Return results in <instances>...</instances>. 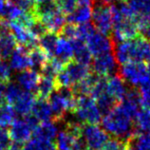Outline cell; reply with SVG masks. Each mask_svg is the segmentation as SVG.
I'll use <instances>...</instances> for the list:
<instances>
[{"mask_svg":"<svg viewBox=\"0 0 150 150\" xmlns=\"http://www.w3.org/2000/svg\"><path fill=\"white\" fill-rule=\"evenodd\" d=\"M9 150H22L21 148V144H15V143H13L11 144V146Z\"/></svg>","mask_w":150,"mask_h":150,"instance_id":"42","label":"cell"},{"mask_svg":"<svg viewBox=\"0 0 150 150\" xmlns=\"http://www.w3.org/2000/svg\"><path fill=\"white\" fill-rule=\"evenodd\" d=\"M58 38L59 35L57 33L49 31V33H47L45 35H43L42 37L38 39L39 47L45 51L50 60L52 57H54Z\"/></svg>","mask_w":150,"mask_h":150,"instance_id":"21","label":"cell"},{"mask_svg":"<svg viewBox=\"0 0 150 150\" xmlns=\"http://www.w3.org/2000/svg\"><path fill=\"white\" fill-rule=\"evenodd\" d=\"M56 2L59 10L67 15L72 13L79 5L78 0H57Z\"/></svg>","mask_w":150,"mask_h":150,"instance_id":"35","label":"cell"},{"mask_svg":"<svg viewBox=\"0 0 150 150\" xmlns=\"http://www.w3.org/2000/svg\"><path fill=\"white\" fill-rule=\"evenodd\" d=\"M86 44L89 51L94 56L109 52L111 50V45H110L108 38L106 37V35L99 33V31L98 33L94 31L92 34H90L86 38Z\"/></svg>","mask_w":150,"mask_h":150,"instance_id":"10","label":"cell"},{"mask_svg":"<svg viewBox=\"0 0 150 150\" xmlns=\"http://www.w3.org/2000/svg\"><path fill=\"white\" fill-rule=\"evenodd\" d=\"M127 5L134 14L137 25L146 26L150 22V0H128Z\"/></svg>","mask_w":150,"mask_h":150,"instance_id":"9","label":"cell"},{"mask_svg":"<svg viewBox=\"0 0 150 150\" xmlns=\"http://www.w3.org/2000/svg\"><path fill=\"white\" fill-rule=\"evenodd\" d=\"M5 83L0 82V103H3L5 101V90H6Z\"/></svg>","mask_w":150,"mask_h":150,"instance_id":"40","label":"cell"},{"mask_svg":"<svg viewBox=\"0 0 150 150\" xmlns=\"http://www.w3.org/2000/svg\"><path fill=\"white\" fill-rule=\"evenodd\" d=\"M82 138L86 146L91 150H102L108 141V134L98 125L85 124L82 126Z\"/></svg>","mask_w":150,"mask_h":150,"instance_id":"3","label":"cell"},{"mask_svg":"<svg viewBox=\"0 0 150 150\" xmlns=\"http://www.w3.org/2000/svg\"><path fill=\"white\" fill-rule=\"evenodd\" d=\"M35 99H36V98H35L33 92L25 90V92L23 93V95L20 97V99L11 106H13V108L14 109L15 113L25 117L27 115H29L31 112V109H33Z\"/></svg>","mask_w":150,"mask_h":150,"instance_id":"19","label":"cell"},{"mask_svg":"<svg viewBox=\"0 0 150 150\" xmlns=\"http://www.w3.org/2000/svg\"><path fill=\"white\" fill-rule=\"evenodd\" d=\"M135 133L150 131V109L142 108L134 118Z\"/></svg>","mask_w":150,"mask_h":150,"instance_id":"26","label":"cell"},{"mask_svg":"<svg viewBox=\"0 0 150 150\" xmlns=\"http://www.w3.org/2000/svg\"><path fill=\"white\" fill-rule=\"evenodd\" d=\"M18 9H20L23 13H33L35 2L33 0H8Z\"/></svg>","mask_w":150,"mask_h":150,"instance_id":"37","label":"cell"},{"mask_svg":"<svg viewBox=\"0 0 150 150\" xmlns=\"http://www.w3.org/2000/svg\"><path fill=\"white\" fill-rule=\"evenodd\" d=\"M127 146L132 150H150V131L135 133L127 141Z\"/></svg>","mask_w":150,"mask_h":150,"instance_id":"25","label":"cell"},{"mask_svg":"<svg viewBox=\"0 0 150 150\" xmlns=\"http://www.w3.org/2000/svg\"><path fill=\"white\" fill-rule=\"evenodd\" d=\"M121 75L125 82L133 86L134 88L140 86L143 83L150 79L147 65L144 63H126L122 67Z\"/></svg>","mask_w":150,"mask_h":150,"instance_id":"4","label":"cell"},{"mask_svg":"<svg viewBox=\"0 0 150 150\" xmlns=\"http://www.w3.org/2000/svg\"><path fill=\"white\" fill-rule=\"evenodd\" d=\"M17 45L13 33L0 36V59L5 61L10 59L15 49L17 48Z\"/></svg>","mask_w":150,"mask_h":150,"instance_id":"22","label":"cell"},{"mask_svg":"<svg viewBox=\"0 0 150 150\" xmlns=\"http://www.w3.org/2000/svg\"><path fill=\"white\" fill-rule=\"evenodd\" d=\"M41 20L44 22V24L48 28L49 31L59 34L60 30H62V28L65 26L67 19H66L65 14L63 13L60 10H58L57 11H55L54 13L50 14L47 17L42 18Z\"/></svg>","mask_w":150,"mask_h":150,"instance_id":"20","label":"cell"},{"mask_svg":"<svg viewBox=\"0 0 150 150\" xmlns=\"http://www.w3.org/2000/svg\"><path fill=\"white\" fill-rule=\"evenodd\" d=\"M92 16V10L90 4H79L72 13L67 15V21L74 25H81L88 23Z\"/></svg>","mask_w":150,"mask_h":150,"instance_id":"18","label":"cell"},{"mask_svg":"<svg viewBox=\"0 0 150 150\" xmlns=\"http://www.w3.org/2000/svg\"><path fill=\"white\" fill-rule=\"evenodd\" d=\"M54 57L57 58L64 66L71 61V59L73 58V49L69 39L59 36Z\"/></svg>","mask_w":150,"mask_h":150,"instance_id":"17","label":"cell"},{"mask_svg":"<svg viewBox=\"0 0 150 150\" xmlns=\"http://www.w3.org/2000/svg\"><path fill=\"white\" fill-rule=\"evenodd\" d=\"M22 150H57L53 143L40 142L35 139L30 140L24 144Z\"/></svg>","mask_w":150,"mask_h":150,"instance_id":"32","label":"cell"},{"mask_svg":"<svg viewBox=\"0 0 150 150\" xmlns=\"http://www.w3.org/2000/svg\"><path fill=\"white\" fill-rule=\"evenodd\" d=\"M40 79H41L40 73L33 69H28L23 70V71H19V73L16 75L17 84L23 89L30 92L33 91L35 92Z\"/></svg>","mask_w":150,"mask_h":150,"instance_id":"12","label":"cell"},{"mask_svg":"<svg viewBox=\"0 0 150 150\" xmlns=\"http://www.w3.org/2000/svg\"><path fill=\"white\" fill-rule=\"evenodd\" d=\"M56 89V84H55V79L42 77L37 88L35 90V96L36 98H42V99H49L50 94Z\"/></svg>","mask_w":150,"mask_h":150,"instance_id":"27","label":"cell"},{"mask_svg":"<svg viewBox=\"0 0 150 150\" xmlns=\"http://www.w3.org/2000/svg\"><path fill=\"white\" fill-rule=\"evenodd\" d=\"M29 57L30 61V68L36 70L37 72H40L44 66L50 61L48 55L40 47H36L31 50L29 53Z\"/></svg>","mask_w":150,"mask_h":150,"instance_id":"23","label":"cell"},{"mask_svg":"<svg viewBox=\"0 0 150 150\" xmlns=\"http://www.w3.org/2000/svg\"><path fill=\"white\" fill-rule=\"evenodd\" d=\"M30 50L26 46L17 45L13 53L10 58V66L11 69L16 71H23L30 68V61L29 57Z\"/></svg>","mask_w":150,"mask_h":150,"instance_id":"11","label":"cell"},{"mask_svg":"<svg viewBox=\"0 0 150 150\" xmlns=\"http://www.w3.org/2000/svg\"><path fill=\"white\" fill-rule=\"evenodd\" d=\"M53 1H57V0H53Z\"/></svg>","mask_w":150,"mask_h":150,"instance_id":"44","label":"cell"},{"mask_svg":"<svg viewBox=\"0 0 150 150\" xmlns=\"http://www.w3.org/2000/svg\"><path fill=\"white\" fill-rule=\"evenodd\" d=\"M23 11L18 9L16 6H14L13 4H11V2H9L8 0L5 1V5L3 7V10L0 13V16L7 19V20L11 21H13L15 20L19 15H20Z\"/></svg>","mask_w":150,"mask_h":150,"instance_id":"31","label":"cell"},{"mask_svg":"<svg viewBox=\"0 0 150 150\" xmlns=\"http://www.w3.org/2000/svg\"><path fill=\"white\" fill-rule=\"evenodd\" d=\"M9 133L13 143L22 145L30 141L33 130L25 119H15L10 125Z\"/></svg>","mask_w":150,"mask_h":150,"instance_id":"8","label":"cell"},{"mask_svg":"<svg viewBox=\"0 0 150 150\" xmlns=\"http://www.w3.org/2000/svg\"><path fill=\"white\" fill-rule=\"evenodd\" d=\"M11 68L6 63L5 60L0 59V82L8 83L11 82Z\"/></svg>","mask_w":150,"mask_h":150,"instance_id":"38","label":"cell"},{"mask_svg":"<svg viewBox=\"0 0 150 150\" xmlns=\"http://www.w3.org/2000/svg\"><path fill=\"white\" fill-rule=\"evenodd\" d=\"M92 18L94 27L98 31L105 35L109 34V31L113 29L112 11L105 4H98L92 10Z\"/></svg>","mask_w":150,"mask_h":150,"instance_id":"5","label":"cell"},{"mask_svg":"<svg viewBox=\"0 0 150 150\" xmlns=\"http://www.w3.org/2000/svg\"><path fill=\"white\" fill-rule=\"evenodd\" d=\"M95 100L97 103V105L99 106L100 110L104 115L109 112L110 110H112L118 104V102L112 96H110L108 91L103 93L102 95H100Z\"/></svg>","mask_w":150,"mask_h":150,"instance_id":"30","label":"cell"},{"mask_svg":"<svg viewBox=\"0 0 150 150\" xmlns=\"http://www.w3.org/2000/svg\"><path fill=\"white\" fill-rule=\"evenodd\" d=\"M102 150H127V141L113 137L108 139Z\"/></svg>","mask_w":150,"mask_h":150,"instance_id":"34","label":"cell"},{"mask_svg":"<svg viewBox=\"0 0 150 150\" xmlns=\"http://www.w3.org/2000/svg\"><path fill=\"white\" fill-rule=\"evenodd\" d=\"M102 127L108 135L128 141L135 134L134 119L117 104V105L102 118Z\"/></svg>","mask_w":150,"mask_h":150,"instance_id":"1","label":"cell"},{"mask_svg":"<svg viewBox=\"0 0 150 150\" xmlns=\"http://www.w3.org/2000/svg\"><path fill=\"white\" fill-rule=\"evenodd\" d=\"M106 91L117 102H121L125 97L128 88H126L124 79L113 75L106 80Z\"/></svg>","mask_w":150,"mask_h":150,"instance_id":"14","label":"cell"},{"mask_svg":"<svg viewBox=\"0 0 150 150\" xmlns=\"http://www.w3.org/2000/svg\"><path fill=\"white\" fill-rule=\"evenodd\" d=\"M84 150H91V149H89V148H85Z\"/></svg>","mask_w":150,"mask_h":150,"instance_id":"43","label":"cell"},{"mask_svg":"<svg viewBox=\"0 0 150 150\" xmlns=\"http://www.w3.org/2000/svg\"><path fill=\"white\" fill-rule=\"evenodd\" d=\"M64 69H66V71L68 72L70 79H71L73 86L75 84H77V83L83 81L90 74L88 66L80 64V63H78L76 61H72V60L69 62L68 64L65 66Z\"/></svg>","mask_w":150,"mask_h":150,"instance_id":"16","label":"cell"},{"mask_svg":"<svg viewBox=\"0 0 150 150\" xmlns=\"http://www.w3.org/2000/svg\"><path fill=\"white\" fill-rule=\"evenodd\" d=\"M28 30H29V33L33 35V36L36 37L38 39L42 37L43 35H45L47 33H49L48 28L46 27L44 22L39 18H36L31 23L30 27L28 28Z\"/></svg>","mask_w":150,"mask_h":150,"instance_id":"33","label":"cell"},{"mask_svg":"<svg viewBox=\"0 0 150 150\" xmlns=\"http://www.w3.org/2000/svg\"><path fill=\"white\" fill-rule=\"evenodd\" d=\"M58 10L59 8L56 1H53V0H42L40 2L35 3L33 13L36 15L37 18L42 19L54 13Z\"/></svg>","mask_w":150,"mask_h":150,"instance_id":"24","label":"cell"},{"mask_svg":"<svg viewBox=\"0 0 150 150\" xmlns=\"http://www.w3.org/2000/svg\"><path fill=\"white\" fill-rule=\"evenodd\" d=\"M58 126L55 122H43L33 131V139L40 142L52 143V141L56 139L58 135Z\"/></svg>","mask_w":150,"mask_h":150,"instance_id":"13","label":"cell"},{"mask_svg":"<svg viewBox=\"0 0 150 150\" xmlns=\"http://www.w3.org/2000/svg\"><path fill=\"white\" fill-rule=\"evenodd\" d=\"M15 111L11 105L3 102L0 103V127L6 128L15 120Z\"/></svg>","mask_w":150,"mask_h":150,"instance_id":"29","label":"cell"},{"mask_svg":"<svg viewBox=\"0 0 150 150\" xmlns=\"http://www.w3.org/2000/svg\"><path fill=\"white\" fill-rule=\"evenodd\" d=\"M73 116L82 125H98L102 121L103 113L91 96H81L77 98L76 106L72 111Z\"/></svg>","mask_w":150,"mask_h":150,"instance_id":"2","label":"cell"},{"mask_svg":"<svg viewBox=\"0 0 150 150\" xmlns=\"http://www.w3.org/2000/svg\"><path fill=\"white\" fill-rule=\"evenodd\" d=\"M33 115L36 118L39 122H49L53 120V114L51 110L50 105L47 99L36 98L31 109Z\"/></svg>","mask_w":150,"mask_h":150,"instance_id":"15","label":"cell"},{"mask_svg":"<svg viewBox=\"0 0 150 150\" xmlns=\"http://www.w3.org/2000/svg\"><path fill=\"white\" fill-rule=\"evenodd\" d=\"M143 35L144 39L150 42V24L143 27Z\"/></svg>","mask_w":150,"mask_h":150,"instance_id":"41","label":"cell"},{"mask_svg":"<svg viewBox=\"0 0 150 150\" xmlns=\"http://www.w3.org/2000/svg\"><path fill=\"white\" fill-rule=\"evenodd\" d=\"M58 35L69 39V40H72V39L77 38V25L71 24V23L65 24V26L62 28V30H60Z\"/></svg>","mask_w":150,"mask_h":150,"instance_id":"36","label":"cell"},{"mask_svg":"<svg viewBox=\"0 0 150 150\" xmlns=\"http://www.w3.org/2000/svg\"><path fill=\"white\" fill-rule=\"evenodd\" d=\"M13 144L10 133L6 128L0 127V150H9Z\"/></svg>","mask_w":150,"mask_h":150,"instance_id":"39","label":"cell"},{"mask_svg":"<svg viewBox=\"0 0 150 150\" xmlns=\"http://www.w3.org/2000/svg\"><path fill=\"white\" fill-rule=\"evenodd\" d=\"M25 92V89H23L17 83L10 82L6 85V90H5V101L7 104L13 105L15 104L20 97Z\"/></svg>","mask_w":150,"mask_h":150,"instance_id":"28","label":"cell"},{"mask_svg":"<svg viewBox=\"0 0 150 150\" xmlns=\"http://www.w3.org/2000/svg\"><path fill=\"white\" fill-rule=\"evenodd\" d=\"M57 150H84L86 146L82 136H77L68 129L63 128L55 139Z\"/></svg>","mask_w":150,"mask_h":150,"instance_id":"6","label":"cell"},{"mask_svg":"<svg viewBox=\"0 0 150 150\" xmlns=\"http://www.w3.org/2000/svg\"><path fill=\"white\" fill-rule=\"evenodd\" d=\"M92 69L94 73L99 76L112 75L117 69V60L110 52L100 54L94 58Z\"/></svg>","mask_w":150,"mask_h":150,"instance_id":"7","label":"cell"}]
</instances>
